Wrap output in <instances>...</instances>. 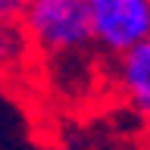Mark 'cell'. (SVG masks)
Here are the masks:
<instances>
[{
	"label": "cell",
	"mask_w": 150,
	"mask_h": 150,
	"mask_svg": "<svg viewBox=\"0 0 150 150\" xmlns=\"http://www.w3.org/2000/svg\"><path fill=\"white\" fill-rule=\"evenodd\" d=\"M28 9V0H0V16H13V19H22Z\"/></svg>",
	"instance_id": "obj_5"
},
{
	"label": "cell",
	"mask_w": 150,
	"mask_h": 150,
	"mask_svg": "<svg viewBox=\"0 0 150 150\" xmlns=\"http://www.w3.org/2000/svg\"><path fill=\"white\" fill-rule=\"evenodd\" d=\"M141 125H144V134H147V144H150V112L141 116Z\"/></svg>",
	"instance_id": "obj_6"
},
{
	"label": "cell",
	"mask_w": 150,
	"mask_h": 150,
	"mask_svg": "<svg viewBox=\"0 0 150 150\" xmlns=\"http://www.w3.org/2000/svg\"><path fill=\"white\" fill-rule=\"evenodd\" d=\"M110 84L138 119L150 112V38L110 59Z\"/></svg>",
	"instance_id": "obj_3"
},
{
	"label": "cell",
	"mask_w": 150,
	"mask_h": 150,
	"mask_svg": "<svg viewBox=\"0 0 150 150\" xmlns=\"http://www.w3.org/2000/svg\"><path fill=\"white\" fill-rule=\"evenodd\" d=\"M91 25V41L103 59L119 56L150 38V0H81Z\"/></svg>",
	"instance_id": "obj_2"
},
{
	"label": "cell",
	"mask_w": 150,
	"mask_h": 150,
	"mask_svg": "<svg viewBox=\"0 0 150 150\" xmlns=\"http://www.w3.org/2000/svg\"><path fill=\"white\" fill-rule=\"evenodd\" d=\"M25 28L35 47V63L66 59V56L97 50L91 41V25L81 0H41L28 3ZM100 53V50H97Z\"/></svg>",
	"instance_id": "obj_1"
},
{
	"label": "cell",
	"mask_w": 150,
	"mask_h": 150,
	"mask_svg": "<svg viewBox=\"0 0 150 150\" xmlns=\"http://www.w3.org/2000/svg\"><path fill=\"white\" fill-rule=\"evenodd\" d=\"M35 78V47L25 16H0V84H22Z\"/></svg>",
	"instance_id": "obj_4"
},
{
	"label": "cell",
	"mask_w": 150,
	"mask_h": 150,
	"mask_svg": "<svg viewBox=\"0 0 150 150\" xmlns=\"http://www.w3.org/2000/svg\"><path fill=\"white\" fill-rule=\"evenodd\" d=\"M147 150H150V144H147Z\"/></svg>",
	"instance_id": "obj_8"
},
{
	"label": "cell",
	"mask_w": 150,
	"mask_h": 150,
	"mask_svg": "<svg viewBox=\"0 0 150 150\" xmlns=\"http://www.w3.org/2000/svg\"><path fill=\"white\" fill-rule=\"evenodd\" d=\"M28 3H41V0H28Z\"/></svg>",
	"instance_id": "obj_7"
}]
</instances>
